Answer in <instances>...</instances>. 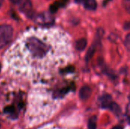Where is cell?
<instances>
[{"mask_svg": "<svg viewBox=\"0 0 130 129\" xmlns=\"http://www.w3.org/2000/svg\"><path fill=\"white\" fill-rule=\"evenodd\" d=\"M13 37V29L10 25L0 26V48L5 47Z\"/></svg>", "mask_w": 130, "mask_h": 129, "instance_id": "7a4b0ae2", "label": "cell"}, {"mask_svg": "<svg viewBox=\"0 0 130 129\" xmlns=\"http://www.w3.org/2000/svg\"><path fill=\"white\" fill-rule=\"evenodd\" d=\"M72 59V44L66 32L34 27L25 30L7 50L4 65L13 77L39 82L55 77Z\"/></svg>", "mask_w": 130, "mask_h": 129, "instance_id": "6da1fadb", "label": "cell"}, {"mask_svg": "<svg viewBox=\"0 0 130 129\" xmlns=\"http://www.w3.org/2000/svg\"><path fill=\"white\" fill-rule=\"evenodd\" d=\"M124 28H125L126 30H129V22H126V25L124 26Z\"/></svg>", "mask_w": 130, "mask_h": 129, "instance_id": "8fae6325", "label": "cell"}, {"mask_svg": "<svg viewBox=\"0 0 130 129\" xmlns=\"http://www.w3.org/2000/svg\"><path fill=\"white\" fill-rule=\"evenodd\" d=\"M0 71H1V64H0Z\"/></svg>", "mask_w": 130, "mask_h": 129, "instance_id": "9a60e30c", "label": "cell"}, {"mask_svg": "<svg viewBox=\"0 0 130 129\" xmlns=\"http://www.w3.org/2000/svg\"><path fill=\"white\" fill-rule=\"evenodd\" d=\"M126 46L129 48V34H128L126 36Z\"/></svg>", "mask_w": 130, "mask_h": 129, "instance_id": "30bf717a", "label": "cell"}, {"mask_svg": "<svg viewBox=\"0 0 130 129\" xmlns=\"http://www.w3.org/2000/svg\"><path fill=\"white\" fill-rule=\"evenodd\" d=\"M76 1V2H78V3H82V2H85L86 0H75Z\"/></svg>", "mask_w": 130, "mask_h": 129, "instance_id": "7c38bea8", "label": "cell"}, {"mask_svg": "<svg viewBox=\"0 0 130 129\" xmlns=\"http://www.w3.org/2000/svg\"><path fill=\"white\" fill-rule=\"evenodd\" d=\"M113 129H123L121 127H115L114 128H113Z\"/></svg>", "mask_w": 130, "mask_h": 129, "instance_id": "5bb4252c", "label": "cell"}, {"mask_svg": "<svg viewBox=\"0 0 130 129\" xmlns=\"http://www.w3.org/2000/svg\"><path fill=\"white\" fill-rule=\"evenodd\" d=\"M91 89L88 86H85L82 87L79 92V97L83 100H87L91 96Z\"/></svg>", "mask_w": 130, "mask_h": 129, "instance_id": "277c9868", "label": "cell"}, {"mask_svg": "<svg viewBox=\"0 0 130 129\" xmlns=\"http://www.w3.org/2000/svg\"></svg>", "mask_w": 130, "mask_h": 129, "instance_id": "2e32d148", "label": "cell"}, {"mask_svg": "<svg viewBox=\"0 0 130 129\" xmlns=\"http://www.w3.org/2000/svg\"><path fill=\"white\" fill-rule=\"evenodd\" d=\"M32 2L30 0H25L20 7V11H21L24 14L26 15H30V13H32Z\"/></svg>", "mask_w": 130, "mask_h": 129, "instance_id": "3957f363", "label": "cell"}, {"mask_svg": "<svg viewBox=\"0 0 130 129\" xmlns=\"http://www.w3.org/2000/svg\"><path fill=\"white\" fill-rule=\"evenodd\" d=\"M87 46V40L85 38H82V39H80L76 41V43H75V48L78 51H82L85 49Z\"/></svg>", "mask_w": 130, "mask_h": 129, "instance_id": "5b68a950", "label": "cell"}, {"mask_svg": "<svg viewBox=\"0 0 130 129\" xmlns=\"http://www.w3.org/2000/svg\"><path fill=\"white\" fill-rule=\"evenodd\" d=\"M3 1H4V0H0V7L2 6V3H3Z\"/></svg>", "mask_w": 130, "mask_h": 129, "instance_id": "4fadbf2b", "label": "cell"}, {"mask_svg": "<svg viewBox=\"0 0 130 129\" xmlns=\"http://www.w3.org/2000/svg\"><path fill=\"white\" fill-rule=\"evenodd\" d=\"M40 129H66V128H59V127H55V126H47L45 128H42Z\"/></svg>", "mask_w": 130, "mask_h": 129, "instance_id": "ba28073f", "label": "cell"}, {"mask_svg": "<svg viewBox=\"0 0 130 129\" xmlns=\"http://www.w3.org/2000/svg\"><path fill=\"white\" fill-rule=\"evenodd\" d=\"M10 1H11V2H12L14 5H18L21 2L22 0H10Z\"/></svg>", "mask_w": 130, "mask_h": 129, "instance_id": "9c48e42d", "label": "cell"}, {"mask_svg": "<svg viewBox=\"0 0 130 129\" xmlns=\"http://www.w3.org/2000/svg\"><path fill=\"white\" fill-rule=\"evenodd\" d=\"M88 128H89V129L96 128V122H95V120H94V119L90 120V122L88 123Z\"/></svg>", "mask_w": 130, "mask_h": 129, "instance_id": "52a82bcc", "label": "cell"}, {"mask_svg": "<svg viewBox=\"0 0 130 129\" xmlns=\"http://www.w3.org/2000/svg\"><path fill=\"white\" fill-rule=\"evenodd\" d=\"M85 8L88 10H95L97 8V2L95 0H86L84 2Z\"/></svg>", "mask_w": 130, "mask_h": 129, "instance_id": "8992f818", "label": "cell"}]
</instances>
